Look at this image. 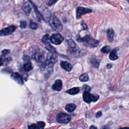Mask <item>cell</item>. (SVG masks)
<instances>
[{
	"instance_id": "38",
	"label": "cell",
	"mask_w": 129,
	"mask_h": 129,
	"mask_svg": "<svg viewBox=\"0 0 129 129\" xmlns=\"http://www.w3.org/2000/svg\"><path fill=\"white\" fill-rule=\"evenodd\" d=\"M118 129H128V127H122V128H120Z\"/></svg>"
},
{
	"instance_id": "1",
	"label": "cell",
	"mask_w": 129,
	"mask_h": 129,
	"mask_svg": "<svg viewBox=\"0 0 129 129\" xmlns=\"http://www.w3.org/2000/svg\"><path fill=\"white\" fill-rule=\"evenodd\" d=\"M48 23L51 28L56 32H60L62 30V25L59 20L52 14L49 18Z\"/></svg>"
},
{
	"instance_id": "37",
	"label": "cell",
	"mask_w": 129,
	"mask_h": 129,
	"mask_svg": "<svg viewBox=\"0 0 129 129\" xmlns=\"http://www.w3.org/2000/svg\"><path fill=\"white\" fill-rule=\"evenodd\" d=\"M89 129H97L96 127L94 126H91V127H90Z\"/></svg>"
},
{
	"instance_id": "15",
	"label": "cell",
	"mask_w": 129,
	"mask_h": 129,
	"mask_svg": "<svg viewBox=\"0 0 129 129\" xmlns=\"http://www.w3.org/2000/svg\"><path fill=\"white\" fill-rule=\"evenodd\" d=\"M33 69V66L32 63L30 61H27L23 65V69L25 72H29L32 70Z\"/></svg>"
},
{
	"instance_id": "22",
	"label": "cell",
	"mask_w": 129,
	"mask_h": 129,
	"mask_svg": "<svg viewBox=\"0 0 129 129\" xmlns=\"http://www.w3.org/2000/svg\"><path fill=\"white\" fill-rule=\"evenodd\" d=\"M111 50V48L110 46H103L101 49V51L103 53H108Z\"/></svg>"
},
{
	"instance_id": "21",
	"label": "cell",
	"mask_w": 129,
	"mask_h": 129,
	"mask_svg": "<svg viewBox=\"0 0 129 129\" xmlns=\"http://www.w3.org/2000/svg\"><path fill=\"white\" fill-rule=\"evenodd\" d=\"M89 76L86 74H83L79 77V80L81 82H87L89 80Z\"/></svg>"
},
{
	"instance_id": "35",
	"label": "cell",
	"mask_w": 129,
	"mask_h": 129,
	"mask_svg": "<svg viewBox=\"0 0 129 129\" xmlns=\"http://www.w3.org/2000/svg\"><path fill=\"white\" fill-rule=\"evenodd\" d=\"M100 129H110V128H109V126H108V125H104V126H102Z\"/></svg>"
},
{
	"instance_id": "18",
	"label": "cell",
	"mask_w": 129,
	"mask_h": 129,
	"mask_svg": "<svg viewBox=\"0 0 129 129\" xmlns=\"http://www.w3.org/2000/svg\"><path fill=\"white\" fill-rule=\"evenodd\" d=\"M80 91V88L79 87H74L66 91V92L70 95H76L78 94Z\"/></svg>"
},
{
	"instance_id": "26",
	"label": "cell",
	"mask_w": 129,
	"mask_h": 129,
	"mask_svg": "<svg viewBox=\"0 0 129 129\" xmlns=\"http://www.w3.org/2000/svg\"><path fill=\"white\" fill-rule=\"evenodd\" d=\"M68 44L69 45L70 47H75L76 46L75 43L74 42V41L73 40H72V39H70L68 41Z\"/></svg>"
},
{
	"instance_id": "39",
	"label": "cell",
	"mask_w": 129,
	"mask_h": 129,
	"mask_svg": "<svg viewBox=\"0 0 129 129\" xmlns=\"http://www.w3.org/2000/svg\"><path fill=\"white\" fill-rule=\"evenodd\" d=\"M12 129H14V128H12Z\"/></svg>"
},
{
	"instance_id": "33",
	"label": "cell",
	"mask_w": 129,
	"mask_h": 129,
	"mask_svg": "<svg viewBox=\"0 0 129 129\" xmlns=\"http://www.w3.org/2000/svg\"><path fill=\"white\" fill-rule=\"evenodd\" d=\"M56 1H49L47 4V5L48 6H51L52 5H53L54 3H56Z\"/></svg>"
},
{
	"instance_id": "34",
	"label": "cell",
	"mask_w": 129,
	"mask_h": 129,
	"mask_svg": "<svg viewBox=\"0 0 129 129\" xmlns=\"http://www.w3.org/2000/svg\"><path fill=\"white\" fill-rule=\"evenodd\" d=\"M101 115H102V112H101V111H99V112H98V113H97V114H96V117H97V118H98V117H100Z\"/></svg>"
},
{
	"instance_id": "31",
	"label": "cell",
	"mask_w": 129,
	"mask_h": 129,
	"mask_svg": "<svg viewBox=\"0 0 129 129\" xmlns=\"http://www.w3.org/2000/svg\"><path fill=\"white\" fill-rule=\"evenodd\" d=\"M5 61V58L3 56H0V66L3 65L4 62Z\"/></svg>"
},
{
	"instance_id": "14",
	"label": "cell",
	"mask_w": 129,
	"mask_h": 129,
	"mask_svg": "<svg viewBox=\"0 0 129 129\" xmlns=\"http://www.w3.org/2000/svg\"><path fill=\"white\" fill-rule=\"evenodd\" d=\"M22 9L25 14L27 16H28L30 14L31 11V8L28 2H26L24 4Z\"/></svg>"
},
{
	"instance_id": "8",
	"label": "cell",
	"mask_w": 129,
	"mask_h": 129,
	"mask_svg": "<svg viewBox=\"0 0 129 129\" xmlns=\"http://www.w3.org/2000/svg\"><path fill=\"white\" fill-rule=\"evenodd\" d=\"M16 29V27L14 25L5 28L0 30V35L7 36V35H10L15 31Z\"/></svg>"
},
{
	"instance_id": "4",
	"label": "cell",
	"mask_w": 129,
	"mask_h": 129,
	"mask_svg": "<svg viewBox=\"0 0 129 129\" xmlns=\"http://www.w3.org/2000/svg\"><path fill=\"white\" fill-rule=\"evenodd\" d=\"M99 95L96 94H90L89 92L85 91L83 94V98L85 102L87 103H90L91 102H95L98 100Z\"/></svg>"
},
{
	"instance_id": "32",
	"label": "cell",
	"mask_w": 129,
	"mask_h": 129,
	"mask_svg": "<svg viewBox=\"0 0 129 129\" xmlns=\"http://www.w3.org/2000/svg\"><path fill=\"white\" fill-rule=\"evenodd\" d=\"M10 51L9 50H8V49H4V50H3L2 51V54L4 55H7V54H9L10 53Z\"/></svg>"
},
{
	"instance_id": "7",
	"label": "cell",
	"mask_w": 129,
	"mask_h": 129,
	"mask_svg": "<svg viewBox=\"0 0 129 129\" xmlns=\"http://www.w3.org/2000/svg\"><path fill=\"white\" fill-rule=\"evenodd\" d=\"M63 40V37L58 33H55L51 35L50 37L51 42L55 45L60 44Z\"/></svg>"
},
{
	"instance_id": "5",
	"label": "cell",
	"mask_w": 129,
	"mask_h": 129,
	"mask_svg": "<svg viewBox=\"0 0 129 129\" xmlns=\"http://www.w3.org/2000/svg\"><path fill=\"white\" fill-rule=\"evenodd\" d=\"M71 119V117L69 115L64 113H58L56 116L57 122L60 123H67L70 121Z\"/></svg>"
},
{
	"instance_id": "13",
	"label": "cell",
	"mask_w": 129,
	"mask_h": 129,
	"mask_svg": "<svg viewBox=\"0 0 129 129\" xmlns=\"http://www.w3.org/2000/svg\"><path fill=\"white\" fill-rule=\"evenodd\" d=\"M29 2L30 3V4H31V5H32V7H33V8L34 11H35V14H36V15L37 18V19H38V20L40 21H41V20H44L43 16L39 12V11L37 9V7H36V6L34 4V3H33L32 2H31V1H29Z\"/></svg>"
},
{
	"instance_id": "10",
	"label": "cell",
	"mask_w": 129,
	"mask_h": 129,
	"mask_svg": "<svg viewBox=\"0 0 129 129\" xmlns=\"http://www.w3.org/2000/svg\"><path fill=\"white\" fill-rule=\"evenodd\" d=\"M11 77L13 80H14L16 82H17L19 85H22L23 84L24 82L23 78L18 73H13L11 75Z\"/></svg>"
},
{
	"instance_id": "20",
	"label": "cell",
	"mask_w": 129,
	"mask_h": 129,
	"mask_svg": "<svg viewBox=\"0 0 129 129\" xmlns=\"http://www.w3.org/2000/svg\"><path fill=\"white\" fill-rule=\"evenodd\" d=\"M45 44V48L48 50L50 53H56V51L55 50V49L52 47L49 42L46 43Z\"/></svg>"
},
{
	"instance_id": "36",
	"label": "cell",
	"mask_w": 129,
	"mask_h": 129,
	"mask_svg": "<svg viewBox=\"0 0 129 129\" xmlns=\"http://www.w3.org/2000/svg\"><path fill=\"white\" fill-rule=\"evenodd\" d=\"M106 67H107L108 69H110V68L112 67V64H107Z\"/></svg>"
},
{
	"instance_id": "12",
	"label": "cell",
	"mask_w": 129,
	"mask_h": 129,
	"mask_svg": "<svg viewBox=\"0 0 129 129\" xmlns=\"http://www.w3.org/2000/svg\"><path fill=\"white\" fill-rule=\"evenodd\" d=\"M62 87V83L61 80H56L54 83L52 85V88L53 90L57 91H60Z\"/></svg>"
},
{
	"instance_id": "16",
	"label": "cell",
	"mask_w": 129,
	"mask_h": 129,
	"mask_svg": "<svg viewBox=\"0 0 129 129\" xmlns=\"http://www.w3.org/2000/svg\"><path fill=\"white\" fill-rule=\"evenodd\" d=\"M76 108V105L73 103H70L66 105L65 107L66 110L69 112H73Z\"/></svg>"
},
{
	"instance_id": "27",
	"label": "cell",
	"mask_w": 129,
	"mask_h": 129,
	"mask_svg": "<svg viewBox=\"0 0 129 129\" xmlns=\"http://www.w3.org/2000/svg\"><path fill=\"white\" fill-rule=\"evenodd\" d=\"M45 125V122H44L43 121H39V122H37V125L38 126L39 128L43 129Z\"/></svg>"
},
{
	"instance_id": "19",
	"label": "cell",
	"mask_w": 129,
	"mask_h": 129,
	"mask_svg": "<svg viewBox=\"0 0 129 129\" xmlns=\"http://www.w3.org/2000/svg\"><path fill=\"white\" fill-rule=\"evenodd\" d=\"M118 58V56L116 54V49H114L111 51L109 54V59L111 60H115Z\"/></svg>"
},
{
	"instance_id": "3",
	"label": "cell",
	"mask_w": 129,
	"mask_h": 129,
	"mask_svg": "<svg viewBox=\"0 0 129 129\" xmlns=\"http://www.w3.org/2000/svg\"><path fill=\"white\" fill-rule=\"evenodd\" d=\"M57 60V56L56 53H50L48 55L46 58L45 66L49 68H53L54 64Z\"/></svg>"
},
{
	"instance_id": "11",
	"label": "cell",
	"mask_w": 129,
	"mask_h": 129,
	"mask_svg": "<svg viewBox=\"0 0 129 129\" xmlns=\"http://www.w3.org/2000/svg\"><path fill=\"white\" fill-rule=\"evenodd\" d=\"M60 65L63 69H64V70H66V71H68V72L71 71L73 69V67L72 66V64L70 62L66 61H60Z\"/></svg>"
},
{
	"instance_id": "30",
	"label": "cell",
	"mask_w": 129,
	"mask_h": 129,
	"mask_svg": "<svg viewBox=\"0 0 129 129\" xmlns=\"http://www.w3.org/2000/svg\"><path fill=\"white\" fill-rule=\"evenodd\" d=\"M82 89L83 90H85V91H88V92H89L90 90H91V88L90 87L88 86V85H84L82 87Z\"/></svg>"
},
{
	"instance_id": "6",
	"label": "cell",
	"mask_w": 129,
	"mask_h": 129,
	"mask_svg": "<svg viewBox=\"0 0 129 129\" xmlns=\"http://www.w3.org/2000/svg\"><path fill=\"white\" fill-rule=\"evenodd\" d=\"M44 56V53L43 52L37 51L35 53L33 58L39 65L42 66L43 64H45V66L46 59Z\"/></svg>"
},
{
	"instance_id": "25",
	"label": "cell",
	"mask_w": 129,
	"mask_h": 129,
	"mask_svg": "<svg viewBox=\"0 0 129 129\" xmlns=\"http://www.w3.org/2000/svg\"><path fill=\"white\" fill-rule=\"evenodd\" d=\"M29 27L32 29H36L38 27V25L36 23L31 21L29 24Z\"/></svg>"
},
{
	"instance_id": "23",
	"label": "cell",
	"mask_w": 129,
	"mask_h": 129,
	"mask_svg": "<svg viewBox=\"0 0 129 129\" xmlns=\"http://www.w3.org/2000/svg\"><path fill=\"white\" fill-rule=\"evenodd\" d=\"M91 63L92 65L95 67V68H97L99 66V62L97 61V60H96L95 58H92V59L91 60Z\"/></svg>"
},
{
	"instance_id": "28",
	"label": "cell",
	"mask_w": 129,
	"mask_h": 129,
	"mask_svg": "<svg viewBox=\"0 0 129 129\" xmlns=\"http://www.w3.org/2000/svg\"><path fill=\"white\" fill-rule=\"evenodd\" d=\"M27 26V23L25 21H21L20 22V26L21 28L22 29H24Z\"/></svg>"
},
{
	"instance_id": "29",
	"label": "cell",
	"mask_w": 129,
	"mask_h": 129,
	"mask_svg": "<svg viewBox=\"0 0 129 129\" xmlns=\"http://www.w3.org/2000/svg\"><path fill=\"white\" fill-rule=\"evenodd\" d=\"M28 129H39V128L36 124H32L28 126Z\"/></svg>"
},
{
	"instance_id": "17",
	"label": "cell",
	"mask_w": 129,
	"mask_h": 129,
	"mask_svg": "<svg viewBox=\"0 0 129 129\" xmlns=\"http://www.w3.org/2000/svg\"><path fill=\"white\" fill-rule=\"evenodd\" d=\"M114 32L113 29L111 28L108 29L107 32V36L108 40L109 42L112 41L114 37Z\"/></svg>"
},
{
	"instance_id": "24",
	"label": "cell",
	"mask_w": 129,
	"mask_h": 129,
	"mask_svg": "<svg viewBox=\"0 0 129 129\" xmlns=\"http://www.w3.org/2000/svg\"><path fill=\"white\" fill-rule=\"evenodd\" d=\"M49 39V35L48 34H46L45 35H44V36L43 37V38H42V42L44 43V44H45L46 43H48V40Z\"/></svg>"
},
{
	"instance_id": "9",
	"label": "cell",
	"mask_w": 129,
	"mask_h": 129,
	"mask_svg": "<svg viewBox=\"0 0 129 129\" xmlns=\"http://www.w3.org/2000/svg\"><path fill=\"white\" fill-rule=\"evenodd\" d=\"M91 12L92 10L90 9L84 7H78L76 11V18L77 19H80L83 15Z\"/></svg>"
},
{
	"instance_id": "2",
	"label": "cell",
	"mask_w": 129,
	"mask_h": 129,
	"mask_svg": "<svg viewBox=\"0 0 129 129\" xmlns=\"http://www.w3.org/2000/svg\"><path fill=\"white\" fill-rule=\"evenodd\" d=\"M77 40L79 42H83L84 45L86 47L91 48L96 47L99 44V41L98 40L91 37L89 35H86L84 37L78 38Z\"/></svg>"
}]
</instances>
